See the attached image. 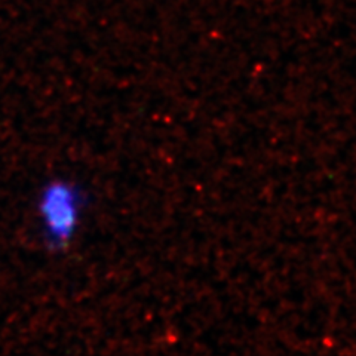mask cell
Masks as SVG:
<instances>
[{"label": "cell", "mask_w": 356, "mask_h": 356, "mask_svg": "<svg viewBox=\"0 0 356 356\" xmlns=\"http://www.w3.org/2000/svg\"><path fill=\"white\" fill-rule=\"evenodd\" d=\"M86 211L83 188L69 178H52L36 197V220L44 243L64 248L79 232Z\"/></svg>", "instance_id": "obj_1"}]
</instances>
